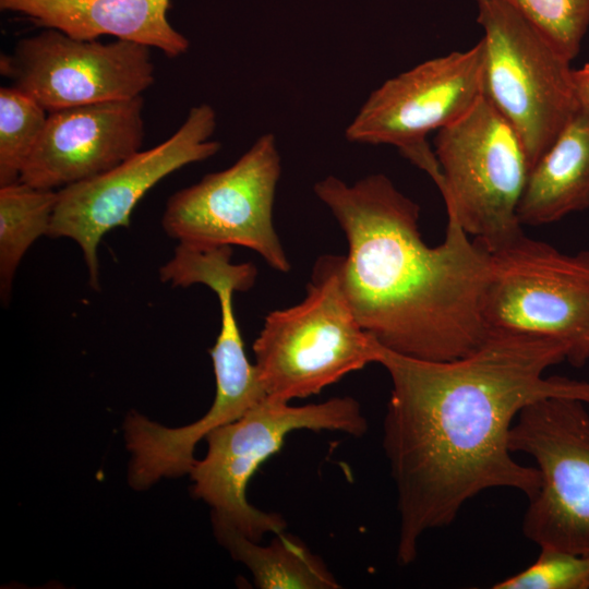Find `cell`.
Instances as JSON below:
<instances>
[{
    "mask_svg": "<svg viewBox=\"0 0 589 589\" xmlns=\"http://www.w3.org/2000/svg\"><path fill=\"white\" fill-rule=\"evenodd\" d=\"M566 360L562 344L489 335L471 353L450 361L408 357L377 342L376 363L392 381L383 448L397 492V560L412 563L421 537L449 525L462 505L492 488L530 500L536 467L517 462L508 444L514 419L544 397L589 405V382L544 376Z\"/></svg>",
    "mask_w": 589,
    "mask_h": 589,
    "instance_id": "cell-1",
    "label": "cell"
},
{
    "mask_svg": "<svg viewBox=\"0 0 589 589\" xmlns=\"http://www.w3.org/2000/svg\"><path fill=\"white\" fill-rule=\"evenodd\" d=\"M313 191L348 243L341 285L364 330L383 347L450 361L489 337L482 315L491 253L447 213L444 241L429 247L420 207L383 173L353 184L327 176Z\"/></svg>",
    "mask_w": 589,
    "mask_h": 589,
    "instance_id": "cell-2",
    "label": "cell"
},
{
    "mask_svg": "<svg viewBox=\"0 0 589 589\" xmlns=\"http://www.w3.org/2000/svg\"><path fill=\"white\" fill-rule=\"evenodd\" d=\"M342 260L317 259L304 299L266 315L253 352L267 397L306 398L376 363L377 341L358 322L342 289Z\"/></svg>",
    "mask_w": 589,
    "mask_h": 589,
    "instance_id": "cell-3",
    "label": "cell"
},
{
    "mask_svg": "<svg viewBox=\"0 0 589 589\" xmlns=\"http://www.w3.org/2000/svg\"><path fill=\"white\" fill-rule=\"evenodd\" d=\"M433 152L446 212L470 237L493 253L524 235L518 206L528 155L516 130L483 95L437 131Z\"/></svg>",
    "mask_w": 589,
    "mask_h": 589,
    "instance_id": "cell-4",
    "label": "cell"
},
{
    "mask_svg": "<svg viewBox=\"0 0 589 589\" xmlns=\"http://www.w3.org/2000/svg\"><path fill=\"white\" fill-rule=\"evenodd\" d=\"M304 429L359 437L366 432L368 422L359 402L348 396L303 406L266 397L206 436L207 454L196 460L190 472L194 495L212 506L213 515L253 541L260 542L268 532L285 531V518L252 506L245 490L259 467L281 448L287 435Z\"/></svg>",
    "mask_w": 589,
    "mask_h": 589,
    "instance_id": "cell-5",
    "label": "cell"
},
{
    "mask_svg": "<svg viewBox=\"0 0 589 589\" xmlns=\"http://www.w3.org/2000/svg\"><path fill=\"white\" fill-rule=\"evenodd\" d=\"M482 315L489 335L557 341L566 360L589 361V251L566 254L522 235L491 253Z\"/></svg>",
    "mask_w": 589,
    "mask_h": 589,
    "instance_id": "cell-6",
    "label": "cell"
},
{
    "mask_svg": "<svg viewBox=\"0 0 589 589\" xmlns=\"http://www.w3.org/2000/svg\"><path fill=\"white\" fill-rule=\"evenodd\" d=\"M483 96L521 139L530 169L579 108L570 60L503 0H474Z\"/></svg>",
    "mask_w": 589,
    "mask_h": 589,
    "instance_id": "cell-7",
    "label": "cell"
},
{
    "mask_svg": "<svg viewBox=\"0 0 589 589\" xmlns=\"http://www.w3.org/2000/svg\"><path fill=\"white\" fill-rule=\"evenodd\" d=\"M587 404L544 397L524 407L509 432L510 450L533 457L540 477L522 521L540 549L589 555V413Z\"/></svg>",
    "mask_w": 589,
    "mask_h": 589,
    "instance_id": "cell-8",
    "label": "cell"
},
{
    "mask_svg": "<svg viewBox=\"0 0 589 589\" xmlns=\"http://www.w3.org/2000/svg\"><path fill=\"white\" fill-rule=\"evenodd\" d=\"M280 172L276 137L263 134L227 169L172 194L161 226L179 242L244 247L273 269L287 273L291 265L273 223Z\"/></svg>",
    "mask_w": 589,
    "mask_h": 589,
    "instance_id": "cell-9",
    "label": "cell"
},
{
    "mask_svg": "<svg viewBox=\"0 0 589 589\" xmlns=\"http://www.w3.org/2000/svg\"><path fill=\"white\" fill-rule=\"evenodd\" d=\"M484 47L480 39L465 51L426 60L374 89L346 129V139L361 144H388L424 170L441 176L430 132L450 124L483 95Z\"/></svg>",
    "mask_w": 589,
    "mask_h": 589,
    "instance_id": "cell-10",
    "label": "cell"
},
{
    "mask_svg": "<svg viewBox=\"0 0 589 589\" xmlns=\"http://www.w3.org/2000/svg\"><path fill=\"white\" fill-rule=\"evenodd\" d=\"M216 127L217 115L211 105L194 106L166 141L135 153L104 173L58 190L48 236L77 243L92 288H99L97 252L104 236L117 227H129L139 201L165 177L216 155L221 147L211 139Z\"/></svg>",
    "mask_w": 589,
    "mask_h": 589,
    "instance_id": "cell-11",
    "label": "cell"
},
{
    "mask_svg": "<svg viewBox=\"0 0 589 589\" xmlns=\"http://www.w3.org/2000/svg\"><path fill=\"white\" fill-rule=\"evenodd\" d=\"M0 72L48 113L142 96L155 82L151 47L82 40L55 28L20 39L1 56Z\"/></svg>",
    "mask_w": 589,
    "mask_h": 589,
    "instance_id": "cell-12",
    "label": "cell"
},
{
    "mask_svg": "<svg viewBox=\"0 0 589 589\" xmlns=\"http://www.w3.org/2000/svg\"><path fill=\"white\" fill-rule=\"evenodd\" d=\"M143 96L48 113L20 181L60 190L118 166L141 151Z\"/></svg>",
    "mask_w": 589,
    "mask_h": 589,
    "instance_id": "cell-13",
    "label": "cell"
},
{
    "mask_svg": "<svg viewBox=\"0 0 589 589\" xmlns=\"http://www.w3.org/2000/svg\"><path fill=\"white\" fill-rule=\"evenodd\" d=\"M169 4L170 0H0L1 10L76 39L109 35L176 58L188 51L190 43L168 22Z\"/></svg>",
    "mask_w": 589,
    "mask_h": 589,
    "instance_id": "cell-14",
    "label": "cell"
},
{
    "mask_svg": "<svg viewBox=\"0 0 589 589\" xmlns=\"http://www.w3.org/2000/svg\"><path fill=\"white\" fill-rule=\"evenodd\" d=\"M589 207V109L579 106L529 171L520 224L542 226Z\"/></svg>",
    "mask_w": 589,
    "mask_h": 589,
    "instance_id": "cell-15",
    "label": "cell"
},
{
    "mask_svg": "<svg viewBox=\"0 0 589 589\" xmlns=\"http://www.w3.org/2000/svg\"><path fill=\"white\" fill-rule=\"evenodd\" d=\"M218 541L251 572L260 589H338L326 563L298 537L279 532L261 545L227 520L213 515Z\"/></svg>",
    "mask_w": 589,
    "mask_h": 589,
    "instance_id": "cell-16",
    "label": "cell"
},
{
    "mask_svg": "<svg viewBox=\"0 0 589 589\" xmlns=\"http://www.w3.org/2000/svg\"><path fill=\"white\" fill-rule=\"evenodd\" d=\"M58 190L23 181L0 187V289L8 302L15 272L31 245L48 236Z\"/></svg>",
    "mask_w": 589,
    "mask_h": 589,
    "instance_id": "cell-17",
    "label": "cell"
},
{
    "mask_svg": "<svg viewBox=\"0 0 589 589\" xmlns=\"http://www.w3.org/2000/svg\"><path fill=\"white\" fill-rule=\"evenodd\" d=\"M47 117L27 94L11 85L0 88V187L20 181Z\"/></svg>",
    "mask_w": 589,
    "mask_h": 589,
    "instance_id": "cell-18",
    "label": "cell"
},
{
    "mask_svg": "<svg viewBox=\"0 0 589 589\" xmlns=\"http://www.w3.org/2000/svg\"><path fill=\"white\" fill-rule=\"evenodd\" d=\"M570 61L589 28V0H503Z\"/></svg>",
    "mask_w": 589,
    "mask_h": 589,
    "instance_id": "cell-19",
    "label": "cell"
},
{
    "mask_svg": "<svg viewBox=\"0 0 589 589\" xmlns=\"http://www.w3.org/2000/svg\"><path fill=\"white\" fill-rule=\"evenodd\" d=\"M494 589H588L589 555L541 549L537 561Z\"/></svg>",
    "mask_w": 589,
    "mask_h": 589,
    "instance_id": "cell-20",
    "label": "cell"
},
{
    "mask_svg": "<svg viewBox=\"0 0 589 589\" xmlns=\"http://www.w3.org/2000/svg\"><path fill=\"white\" fill-rule=\"evenodd\" d=\"M573 83L579 104L589 109V62L573 69Z\"/></svg>",
    "mask_w": 589,
    "mask_h": 589,
    "instance_id": "cell-21",
    "label": "cell"
}]
</instances>
